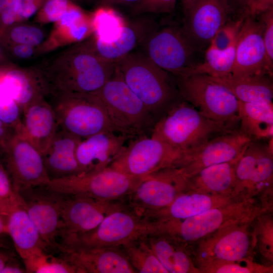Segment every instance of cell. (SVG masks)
I'll list each match as a JSON object with an SVG mask.
<instances>
[{
  "label": "cell",
  "instance_id": "1",
  "mask_svg": "<svg viewBox=\"0 0 273 273\" xmlns=\"http://www.w3.org/2000/svg\"><path fill=\"white\" fill-rule=\"evenodd\" d=\"M36 68L46 98H54L68 93L97 92L113 74L115 64L97 53L89 37Z\"/></svg>",
  "mask_w": 273,
  "mask_h": 273
},
{
  "label": "cell",
  "instance_id": "2",
  "mask_svg": "<svg viewBox=\"0 0 273 273\" xmlns=\"http://www.w3.org/2000/svg\"><path fill=\"white\" fill-rule=\"evenodd\" d=\"M125 83L156 123L182 100L175 78L138 49L115 62Z\"/></svg>",
  "mask_w": 273,
  "mask_h": 273
},
{
  "label": "cell",
  "instance_id": "3",
  "mask_svg": "<svg viewBox=\"0 0 273 273\" xmlns=\"http://www.w3.org/2000/svg\"><path fill=\"white\" fill-rule=\"evenodd\" d=\"M271 209V203L258 198L237 200L185 219L160 222L159 233L169 234L190 246L222 228L253 221Z\"/></svg>",
  "mask_w": 273,
  "mask_h": 273
},
{
  "label": "cell",
  "instance_id": "4",
  "mask_svg": "<svg viewBox=\"0 0 273 273\" xmlns=\"http://www.w3.org/2000/svg\"><path fill=\"white\" fill-rule=\"evenodd\" d=\"M235 129L208 118L182 99L156 123L151 136L184 153Z\"/></svg>",
  "mask_w": 273,
  "mask_h": 273
},
{
  "label": "cell",
  "instance_id": "5",
  "mask_svg": "<svg viewBox=\"0 0 273 273\" xmlns=\"http://www.w3.org/2000/svg\"><path fill=\"white\" fill-rule=\"evenodd\" d=\"M94 94L102 100L116 132L129 140L151 136L156 122L147 107L125 83L116 65L110 78Z\"/></svg>",
  "mask_w": 273,
  "mask_h": 273
},
{
  "label": "cell",
  "instance_id": "6",
  "mask_svg": "<svg viewBox=\"0 0 273 273\" xmlns=\"http://www.w3.org/2000/svg\"><path fill=\"white\" fill-rule=\"evenodd\" d=\"M158 221L123 204L110 212L93 230L61 239L60 244L90 247L119 248L159 233Z\"/></svg>",
  "mask_w": 273,
  "mask_h": 273
},
{
  "label": "cell",
  "instance_id": "7",
  "mask_svg": "<svg viewBox=\"0 0 273 273\" xmlns=\"http://www.w3.org/2000/svg\"><path fill=\"white\" fill-rule=\"evenodd\" d=\"M175 79L183 100L213 121L240 128L239 101L225 86L205 74Z\"/></svg>",
  "mask_w": 273,
  "mask_h": 273
},
{
  "label": "cell",
  "instance_id": "8",
  "mask_svg": "<svg viewBox=\"0 0 273 273\" xmlns=\"http://www.w3.org/2000/svg\"><path fill=\"white\" fill-rule=\"evenodd\" d=\"M139 50L175 79L183 78L188 69L198 63L194 58L201 51L188 36L182 25L174 24H158Z\"/></svg>",
  "mask_w": 273,
  "mask_h": 273
},
{
  "label": "cell",
  "instance_id": "9",
  "mask_svg": "<svg viewBox=\"0 0 273 273\" xmlns=\"http://www.w3.org/2000/svg\"><path fill=\"white\" fill-rule=\"evenodd\" d=\"M52 99L59 128L81 139L102 131L116 132L96 94L72 93Z\"/></svg>",
  "mask_w": 273,
  "mask_h": 273
},
{
  "label": "cell",
  "instance_id": "10",
  "mask_svg": "<svg viewBox=\"0 0 273 273\" xmlns=\"http://www.w3.org/2000/svg\"><path fill=\"white\" fill-rule=\"evenodd\" d=\"M268 143L252 140L238 159L233 196L239 200H272V138Z\"/></svg>",
  "mask_w": 273,
  "mask_h": 273
},
{
  "label": "cell",
  "instance_id": "11",
  "mask_svg": "<svg viewBox=\"0 0 273 273\" xmlns=\"http://www.w3.org/2000/svg\"><path fill=\"white\" fill-rule=\"evenodd\" d=\"M143 177H137L110 167L51 179L46 187L64 195L84 196L114 201L128 196Z\"/></svg>",
  "mask_w": 273,
  "mask_h": 273
},
{
  "label": "cell",
  "instance_id": "12",
  "mask_svg": "<svg viewBox=\"0 0 273 273\" xmlns=\"http://www.w3.org/2000/svg\"><path fill=\"white\" fill-rule=\"evenodd\" d=\"M253 221L222 228L190 245L197 267L208 263L253 259Z\"/></svg>",
  "mask_w": 273,
  "mask_h": 273
},
{
  "label": "cell",
  "instance_id": "13",
  "mask_svg": "<svg viewBox=\"0 0 273 273\" xmlns=\"http://www.w3.org/2000/svg\"><path fill=\"white\" fill-rule=\"evenodd\" d=\"M110 167L127 174L144 177L162 169L177 168L184 152L151 136L130 140Z\"/></svg>",
  "mask_w": 273,
  "mask_h": 273
},
{
  "label": "cell",
  "instance_id": "14",
  "mask_svg": "<svg viewBox=\"0 0 273 273\" xmlns=\"http://www.w3.org/2000/svg\"><path fill=\"white\" fill-rule=\"evenodd\" d=\"M0 155V160L18 194L47 186L50 181L41 153L19 133H15Z\"/></svg>",
  "mask_w": 273,
  "mask_h": 273
},
{
  "label": "cell",
  "instance_id": "15",
  "mask_svg": "<svg viewBox=\"0 0 273 273\" xmlns=\"http://www.w3.org/2000/svg\"><path fill=\"white\" fill-rule=\"evenodd\" d=\"M187 185V178L175 167L143 177L128 196L131 207L145 216L169 206L186 191Z\"/></svg>",
  "mask_w": 273,
  "mask_h": 273
},
{
  "label": "cell",
  "instance_id": "16",
  "mask_svg": "<svg viewBox=\"0 0 273 273\" xmlns=\"http://www.w3.org/2000/svg\"><path fill=\"white\" fill-rule=\"evenodd\" d=\"M252 140L240 128L217 135L184 152L177 168L187 178L206 167L238 159Z\"/></svg>",
  "mask_w": 273,
  "mask_h": 273
},
{
  "label": "cell",
  "instance_id": "17",
  "mask_svg": "<svg viewBox=\"0 0 273 273\" xmlns=\"http://www.w3.org/2000/svg\"><path fill=\"white\" fill-rule=\"evenodd\" d=\"M122 204L81 195L62 194L61 239L83 234L95 229L111 211Z\"/></svg>",
  "mask_w": 273,
  "mask_h": 273
},
{
  "label": "cell",
  "instance_id": "18",
  "mask_svg": "<svg viewBox=\"0 0 273 273\" xmlns=\"http://www.w3.org/2000/svg\"><path fill=\"white\" fill-rule=\"evenodd\" d=\"M19 194L43 242L48 247L55 248L63 228L62 194L52 191L46 186L31 188Z\"/></svg>",
  "mask_w": 273,
  "mask_h": 273
},
{
  "label": "cell",
  "instance_id": "19",
  "mask_svg": "<svg viewBox=\"0 0 273 273\" xmlns=\"http://www.w3.org/2000/svg\"><path fill=\"white\" fill-rule=\"evenodd\" d=\"M272 72L266 57L262 24L257 18L246 15L238 34L231 73L236 76H272Z\"/></svg>",
  "mask_w": 273,
  "mask_h": 273
},
{
  "label": "cell",
  "instance_id": "20",
  "mask_svg": "<svg viewBox=\"0 0 273 273\" xmlns=\"http://www.w3.org/2000/svg\"><path fill=\"white\" fill-rule=\"evenodd\" d=\"M231 13L226 0H197L183 13L182 26L189 38L202 51L208 47Z\"/></svg>",
  "mask_w": 273,
  "mask_h": 273
},
{
  "label": "cell",
  "instance_id": "21",
  "mask_svg": "<svg viewBox=\"0 0 273 273\" xmlns=\"http://www.w3.org/2000/svg\"><path fill=\"white\" fill-rule=\"evenodd\" d=\"M56 249L76 267L78 273L137 272L119 248L58 244Z\"/></svg>",
  "mask_w": 273,
  "mask_h": 273
},
{
  "label": "cell",
  "instance_id": "22",
  "mask_svg": "<svg viewBox=\"0 0 273 273\" xmlns=\"http://www.w3.org/2000/svg\"><path fill=\"white\" fill-rule=\"evenodd\" d=\"M128 140L126 136L112 131L100 132L82 139L76 150L81 173L110 167L124 152Z\"/></svg>",
  "mask_w": 273,
  "mask_h": 273
},
{
  "label": "cell",
  "instance_id": "23",
  "mask_svg": "<svg viewBox=\"0 0 273 273\" xmlns=\"http://www.w3.org/2000/svg\"><path fill=\"white\" fill-rule=\"evenodd\" d=\"M93 34L91 13L74 2L54 26L43 42L36 48V55L82 41Z\"/></svg>",
  "mask_w": 273,
  "mask_h": 273
},
{
  "label": "cell",
  "instance_id": "24",
  "mask_svg": "<svg viewBox=\"0 0 273 273\" xmlns=\"http://www.w3.org/2000/svg\"><path fill=\"white\" fill-rule=\"evenodd\" d=\"M59 128L54 109L45 97H41L22 110L20 127L16 131L41 154L49 147Z\"/></svg>",
  "mask_w": 273,
  "mask_h": 273
},
{
  "label": "cell",
  "instance_id": "25",
  "mask_svg": "<svg viewBox=\"0 0 273 273\" xmlns=\"http://www.w3.org/2000/svg\"><path fill=\"white\" fill-rule=\"evenodd\" d=\"M126 20L120 36L110 42H103L90 36L97 53L102 58L115 62L139 49L158 22L147 14L134 16Z\"/></svg>",
  "mask_w": 273,
  "mask_h": 273
},
{
  "label": "cell",
  "instance_id": "26",
  "mask_svg": "<svg viewBox=\"0 0 273 273\" xmlns=\"http://www.w3.org/2000/svg\"><path fill=\"white\" fill-rule=\"evenodd\" d=\"M0 90L22 110L35 100L46 97L44 86L36 68L12 65L0 68Z\"/></svg>",
  "mask_w": 273,
  "mask_h": 273
},
{
  "label": "cell",
  "instance_id": "27",
  "mask_svg": "<svg viewBox=\"0 0 273 273\" xmlns=\"http://www.w3.org/2000/svg\"><path fill=\"white\" fill-rule=\"evenodd\" d=\"M81 140L58 128L49 147L42 154L44 165L51 180L81 173L76 150Z\"/></svg>",
  "mask_w": 273,
  "mask_h": 273
},
{
  "label": "cell",
  "instance_id": "28",
  "mask_svg": "<svg viewBox=\"0 0 273 273\" xmlns=\"http://www.w3.org/2000/svg\"><path fill=\"white\" fill-rule=\"evenodd\" d=\"M237 200H241L231 196L185 191L167 207L150 212L146 216L159 222L183 220Z\"/></svg>",
  "mask_w": 273,
  "mask_h": 273
},
{
  "label": "cell",
  "instance_id": "29",
  "mask_svg": "<svg viewBox=\"0 0 273 273\" xmlns=\"http://www.w3.org/2000/svg\"><path fill=\"white\" fill-rule=\"evenodd\" d=\"M144 239L168 273H200L187 244L165 233Z\"/></svg>",
  "mask_w": 273,
  "mask_h": 273
},
{
  "label": "cell",
  "instance_id": "30",
  "mask_svg": "<svg viewBox=\"0 0 273 273\" xmlns=\"http://www.w3.org/2000/svg\"><path fill=\"white\" fill-rule=\"evenodd\" d=\"M238 159L206 167L187 178L186 191L234 197Z\"/></svg>",
  "mask_w": 273,
  "mask_h": 273
},
{
  "label": "cell",
  "instance_id": "31",
  "mask_svg": "<svg viewBox=\"0 0 273 273\" xmlns=\"http://www.w3.org/2000/svg\"><path fill=\"white\" fill-rule=\"evenodd\" d=\"M6 228L7 234L22 259L38 249L47 250L48 248L30 219L21 197L7 218Z\"/></svg>",
  "mask_w": 273,
  "mask_h": 273
},
{
  "label": "cell",
  "instance_id": "32",
  "mask_svg": "<svg viewBox=\"0 0 273 273\" xmlns=\"http://www.w3.org/2000/svg\"><path fill=\"white\" fill-rule=\"evenodd\" d=\"M210 77L228 88L239 101L272 102V76L269 75L236 76L231 73L218 77Z\"/></svg>",
  "mask_w": 273,
  "mask_h": 273
},
{
  "label": "cell",
  "instance_id": "33",
  "mask_svg": "<svg viewBox=\"0 0 273 273\" xmlns=\"http://www.w3.org/2000/svg\"><path fill=\"white\" fill-rule=\"evenodd\" d=\"M240 128L253 140L273 138V103L239 101Z\"/></svg>",
  "mask_w": 273,
  "mask_h": 273
},
{
  "label": "cell",
  "instance_id": "34",
  "mask_svg": "<svg viewBox=\"0 0 273 273\" xmlns=\"http://www.w3.org/2000/svg\"><path fill=\"white\" fill-rule=\"evenodd\" d=\"M236 41L237 39L231 47L223 51L209 46L205 51L204 61L188 69L181 78L196 74L218 77L232 73L235 62Z\"/></svg>",
  "mask_w": 273,
  "mask_h": 273
},
{
  "label": "cell",
  "instance_id": "35",
  "mask_svg": "<svg viewBox=\"0 0 273 273\" xmlns=\"http://www.w3.org/2000/svg\"><path fill=\"white\" fill-rule=\"evenodd\" d=\"M93 37L103 42L116 40L126 20L114 8L97 7L91 13Z\"/></svg>",
  "mask_w": 273,
  "mask_h": 273
},
{
  "label": "cell",
  "instance_id": "36",
  "mask_svg": "<svg viewBox=\"0 0 273 273\" xmlns=\"http://www.w3.org/2000/svg\"><path fill=\"white\" fill-rule=\"evenodd\" d=\"M122 247L129 263L137 272L168 273L144 238Z\"/></svg>",
  "mask_w": 273,
  "mask_h": 273
},
{
  "label": "cell",
  "instance_id": "37",
  "mask_svg": "<svg viewBox=\"0 0 273 273\" xmlns=\"http://www.w3.org/2000/svg\"><path fill=\"white\" fill-rule=\"evenodd\" d=\"M39 249L23 259L26 272L78 273L76 267L63 256H55Z\"/></svg>",
  "mask_w": 273,
  "mask_h": 273
},
{
  "label": "cell",
  "instance_id": "38",
  "mask_svg": "<svg viewBox=\"0 0 273 273\" xmlns=\"http://www.w3.org/2000/svg\"><path fill=\"white\" fill-rule=\"evenodd\" d=\"M255 249L264 264L273 263V217L272 209L259 214L253 223Z\"/></svg>",
  "mask_w": 273,
  "mask_h": 273
},
{
  "label": "cell",
  "instance_id": "39",
  "mask_svg": "<svg viewBox=\"0 0 273 273\" xmlns=\"http://www.w3.org/2000/svg\"><path fill=\"white\" fill-rule=\"evenodd\" d=\"M46 37L45 31L42 27L20 22L13 25L3 33L0 37V43L5 48L15 44H24L37 48Z\"/></svg>",
  "mask_w": 273,
  "mask_h": 273
},
{
  "label": "cell",
  "instance_id": "40",
  "mask_svg": "<svg viewBox=\"0 0 273 273\" xmlns=\"http://www.w3.org/2000/svg\"><path fill=\"white\" fill-rule=\"evenodd\" d=\"M200 273H272L273 265L255 262L253 259L208 263L197 266Z\"/></svg>",
  "mask_w": 273,
  "mask_h": 273
},
{
  "label": "cell",
  "instance_id": "41",
  "mask_svg": "<svg viewBox=\"0 0 273 273\" xmlns=\"http://www.w3.org/2000/svg\"><path fill=\"white\" fill-rule=\"evenodd\" d=\"M21 199L0 160V215L6 219Z\"/></svg>",
  "mask_w": 273,
  "mask_h": 273
},
{
  "label": "cell",
  "instance_id": "42",
  "mask_svg": "<svg viewBox=\"0 0 273 273\" xmlns=\"http://www.w3.org/2000/svg\"><path fill=\"white\" fill-rule=\"evenodd\" d=\"M246 15H240L235 20L230 18L216 32L210 46L218 50H225L236 41Z\"/></svg>",
  "mask_w": 273,
  "mask_h": 273
},
{
  "label": "cell",
  "instance_id": "43",
  "mask_svg": "<svg viewBox=\"0 0 273 273\" xmlns=\"http://www.w3.org/2000/svg\"><path fill=\"white\" fill-rule=\"evenodd\" d=\"M74 2L73 0H46L35 14L34 21L40 25L55 23Z\"/></svg>",
  "mask_w": 273,
  "mask_h": 273
},
{
  "label": "cell",
  "instance_id": "44",
  "mask_svg": "<svg viewBox=\"0 0 273 273\" xmlns=\"http://www.w3.org/2000/svg\"><path fill=\"white\" fill-rule=\"evenodd\" d=\"M177 0H141L131 8L133 16L150 14H170L175 8Z\"/></svg>",
  "mask_w": 273,
  "mask_h": 273
},
{
  "label": "cell",
  "instance_id": "45",
  "mask_svg": "<svg viewBox=\"0 0 273 273\" xmlns=\"http://www.w3.org/2000/svg\"><path fill=\"white\" fill-rule=\"evenodd\" d=\"M22 111L16 102L0 96V120L16 131L20 127Z\"/></svg>",
  "mask_w": 273,
  "mask_h": 273
},
{
  "label": "cell",
  "instance_id": "46",
  "mask_svg": "<svg viewBox=\"0 0 273 273\" xmlns=\"http://www.w3.org/2000/svg\"><path fill=\"white\" fill-rule=\"evenodd\" d=\"M262 25V37L266 54L270 66L273 68V8L256 17Z\"/></svg>",
  "mask_w": 273,
  "mask_h": 273
},
{
  "label": "cell",
  "instance_id": "47",
  "mask_svg": "<svg viewBox=\"0 0 273 273\" xmlns=\"http://www.w3.org/2000/svg\"><path fill=\"white\" fill-rule=\"evenodd\" d=\"M19 22L17 0H5L0 19V37L9 28Z\"/></svg>",
  "mask_w": 273,
  "mask_h": 273
},
{
  "label": "cell",
  "instance_id": "48",
  "mask_svg": "<svg viewBox=\"0 0 273 273\" xmlns=\"http://www.w3.org/2000/svg\"><path fill=\"white\" fill-rule=\"evenodd\" d=\"M46 0H17L19 22H24L35 15Z\"/></svg>",
  "mask_w": 273,
  "mask_h": 273
},
{
  "label": "cell",
  "instance_id": "49",
  "mask_svg": "<svg viewBox=\"0 0 273 273\" xmlns=\"http://www.w3.org/2000/svg\"><path fill=\"white\" fill-rule=\"evenodd\" d=\"M273 8V0H248L244 14L256 18Z\"/></svg>",
  "mask_w": 273,
  "mask_h": 273
},
{
  "label": "cell",
  "instance_id": "50",
  "mask_svg": "<svg viewBox=\"0 0 273 273\" xmlns=\"http://www.w3.org/2000/svg\"><path fill=\"white\" fill-rule=\"evenodd\" d=\"M6 48L13 56L20 60H27L36 55L37 48L27 44H12Z\"/></svg>",
  "mask_w": 273,
  "mask_h": 273
},
{
  "label": "cell",
  "instance_id": "51",
  "mask_svg": "<svg viewBox=\"0 0 273 273\" xmlns=\"http://www.w3.org/2000/svg\"><path fill=\"white\" fill-rule=\"evenodd\" d=\"M16 132V130L0 120V151Z\"/></svg>",
  "mask_w": 273,
  "mask_h": 273
},
{
  "label": "cell",
  "instance_id": "52",
  "mask_svg": "<svg viewBox=\"0 0 273 273\" xmlns=\"http://www.w3.org/2000/svg\"><path fill=\"white\" fill-rule=\"evenodd\" d=\"M141 0H98L96 6L108 7L114 8L120 5H129L131 7L137 4Z\"/></svg>",
  "mask_w": 273,
  "mask_h": 273
},
{
  "label": "cell",
  "instance_id": "53",
  "mask_svg": "<svg viewBox=\"0 0 273 273\" xmlns=\"http://www.w3.org/2000/svg\"><path fill=\"white\" fill-rule=\"evenodd\" d=\"M13 258V253L4 245L3 242L0 243V273L6 264Z\"/></svg>",
  "mask_w": 273,
  "mask_h": 273
},
{
  "label": "cell",
  "instance_id": "54",
  "mask_svg": "<svg viewBox=\"0 0 273 273\" xmlns=\"http://www.w3.org/2000/svg\"><path fill=\"white\" fill-rule=\"evenodd\" d=\"M25 268L12 258L5 265L1 273H23L26 272Z\"/></svg>",
  "mask_w": 273,
  "mask_h": 273
},
{
  "label": "cell",
  "instance_id": "55",
  "mask_svg": "<svg viewBox=\"0 0 273 273\" xmlns=\"http://www.w3.org/2000/svg\"><path fill=\"white\" fill-rule=\"evenodd\" d=\"M232 13L236 12L239 15L244 14L248 0H226Z\"/></svg>",
  "mask_w": 273,
  "mask_h": 273
},
{
  "label": "cell",
  "instance_id": "56",
  "mask_svg": "<svg viewBox=\"0 0 273 273\" xmlns=\"http://www.w3.org/2000/svg\"><path fill=\"white\" fill-rule=\"evenodd\" d=\"M4 234H7L6 219L0 215V243Z\"/></svg>",
  "mask_w": 273,
  "mask_h": 273
},
{
  "label": "cell",
  "instance_id": "57",
  "mask_svg": "<svg viewBox=\"0 0 273 273\" xmlns=\"http://www.w3.org/2000/svg\"><path fill=\"white\" fill-rule=\"evenodd\" d=\"M197 0H181L183 12H185Z\"/></svg>",
  "mask_w": 273,
  "mask_h": 273
},
{
  "label": "cell",
  "instance_id": "58",
  "mask_svg": "<svg viewBox=\"0 0 273 273\" xmlns=\"http://www.w3.org/2000/svg\"><path fill=\"white\" fill-rule=\"evenodd\" d=\"M4 55L2 49V45L0 43V62L2 63L4 60Z\"/></svg>",
  "mask_w": 273,
  "mask_h": 273
},
{
  "label": "cell",
  "instance_id": "59",
  "mask_svg": "<svg viewBox=\"0 0 273 273\" xmlns=\"http://www.w3.org/2000/svg\"><path fill=\"white\" fill-rule=\"evenodd\" d=\"M5 0H0V19L3 12Z\"/></svg>",
  "mask_w": 273,
  "mask_h": 273
},
{
  "label": "cell",
  "instance_id": "60",
  "mask_svg": "<svg viewBox=\"0 0 273 273\" xmlns=\"http://www.w3.org/2000/svg\"><path fill=\"white\" fill-rule=\"evenodd\" d=\"M73 1H78V2H81V3H86V4L87 3H90L94 2L96 1V0H73Z\"/></svg>",
  "mask_w": 273,
  "mask_h": 273
},
{
  "label": "cell",
  "instance_id": "61",
  "mask_svg": "<svg viewBox=\"0 0 273 273\" xmlns=\"http://www.w3.org/2000/svg\"><path fill=\"white\" fill-rule=\"evenodd\" d=\"M1 62H0V68H1L2 66H3L1 64Z\"/></svg>",
  "mask_w": 273,
  "mask_h": 273
}]
</instances>
